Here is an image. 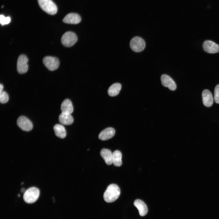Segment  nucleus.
<instances>
[{
    "instance_id": "1",
    "label": "nucleus",
    "mask_w": 219,
    "mask_h": 219,
    "mask_svg": "<svg viewBox=\"0 0 219 219\" xmlns=\"http://www.w3.org/2000/svg\"><path fill=\"white\" fill-rule=\"evenodd\" d=\"M120 194V190L118 186L114 184L109 185L103 194L104 200L107 203L115 201L119 197Z\"/></svg>"
},
{
    "instance_id": "2",
    "label": "nucleus",
    "mask_w": 219,
    "mask_h": 219,
    "mask_svg": "<svg viewBox=\"0 0 219 219\" xmlns=\"http://www.w3.org/2000/svg\"><path fill=\"white\" fill-rule=\"evenodd\" d=\"M40 193V190L38 188L36 187H30L26 190L24 193V200L28 203H34L38 199Z\"/></svg>"
},
{
    "instance_id": "3",
    "label": "nucleus",
    "mask_w": 219,
    "mask_h": 219,
    "mask_svg": "<svg viewBox=\"0 0 219 219\" xmlns=\"http://www.w3.org/2000/svg\"><path fill=\"white\" fill-rule=\"evenodd\" d=\"M40 8L48 14L54 15L57 11L56 5L51 0H37Z\"/></svg>"
},
{
    "instance_id": "4",
    "label": "nucleus",
    "mask_w": 219,
    "mask_h": 219,
    "mask_svg": "<svg viewBox=\"0 0 219 219\" xmlns=\"http://www.w3.org/2000/svg\"><path fill=\"white\" fill-rule=\"evenodd\" d=\"M77 37L74 32L68 31L62 35L61 38V42L64 46L70 47L73 46L77 42Z\"/></svg>"
},
{
    "instance_id": "5",
    "label": "nucleus",
    "mask_w": 219,
    "mask_h": 219,
    "mask_svg": "<svg viewBox=\"0 0 219 219\" xmlns=\"http://www.w3.org/2000/svg\"><path fill=\"white\" fill-rule=\"evenodd\" d=\"M130 45L132 50L139 52L144 50L145 47V43L144 40L141 37L135 36L131 40Z\"/></svg>"
},
{
    "instance_id": "6",
    "label": "nucleus",
    "mask_w": 219,
    "mask_h": 219,
    "mask_svg": "<svg viewBox=\"0 0 219 219\" xmlns=\"http://www.w3.org/2000/svg\"><path fill=\"white\" fill-rule=\"evenodd\" d=\"M43 64L50 71H53L58 68L60 62L58 59L55 57L46 56L43 60Z\"/></svg>"
},
{
    "instance_id": "7",
    "label": "nucleus",
    "mask_w": 219,
    "mask_h": 219,
    "mask_svg": "<svg viewBox=\"0 0 219 219\" xmlns=\"http://www.w3.org/2000/svg\"><path fill=\"white\" fill-rule=\"evenodd\" d=\"M28 59L26 55L21 54L18 58L17 63V70L20 74H24L27 71L28 66L27 62Z\"/></svg>"
},
{
    "instance_id": "8",
    "label": "nucleus",
    "mask_w": 219,
    "mask_h": 219,
    "mask_svg": "<svg viewBox=\"0 0 219 219\" xmlns=\"http://www.w3.org/2000/svg\"><path fill=\"white\" fill-rule=\"evenodd\" d=\"M17 123L19 127L23 130L29 131L33 128V125L31 121L24 116H20L18 118Z\"/></svg>"
},
{
    "instance_id": "9",
    "label": "nucleus",
    "mask_w": 219,
    "mask_h": 219,
    "mask_svg": "<svg viewBox=\"0 0 219 219\" xmlns=\"http://www.w3.org/2000/svg\"><path fill=\"white\" fill-rule=\"evenodd\" d=\"M203 46L204 50L208 53L213 54L219 52V45L212 41H205Z\"/></svg>"
},
{
    "instance_id": "10",
    "label": "nucleus",
    "mask_w": 219,
    "mask_h": 219,
    "mask_svg": "<svg viewBox=\"0 0 219 219\" xmlns=\"http://www.w3.org/2000/svg\"><path fill=\"white\" fill-rule=\"evenodd\" d=\"M162 84L164 86L168 87L172 91H174L176 85L174 81L169 75L166 74L162 75L161 77Z\"/></svg>"
},
{
    "instance_id": "11",
    "label": "nucleus",
    "mask_w": 219,
    "mask_h": 219,
    "mask_svg": "<svg viewBox=\"0 0 219 219\" xmlns=\"http://www.w3.org/2000/svg\"><path fill=\"white\" fill-rule=\"evenodd\" d=\"M80 16L75 13H71L67 14L63 19V21L66 23L77 24L81 21Z\"/></svg>"
},
{
    "instance_id": "12",
    "label": "nucleus",
    "mask_w": 219,
    "mask_h": 219,
    "mask_svg": "<svg viewBox=\"0 0 219 219\" xmlns=\"http://www.w3.org/2000/svg\"><path fill=\"white\" fill-rule=\"evenodd\" d=\"M202 95L204 105L207 107L211 106L213 103V98L210 92L205 89L203 91Z\"/></svg>"
},
{
    "instance_id": "13",
    "label": "nucleus",
    "mask_w": 219,
    "mask_h": 219,
    "mask_svg": "<svg viewBox=\"0 0 219 219\" xmlns=\"http://www.w3.org/2000/svg\"><path fill=\"white\" fill-rule=\"evenodd\" d=\"M115 130L112 127L106 128L101 132L99 135V138L103 141L112 138L115 134Z\"/></svg>"
},
{
    "instance_id": "14",
    "label": "nucleus",
    "mask_w": 219,
    "mask_h": 219,
    "mask_svg": "<svg viewBox=\"0 0 219 219\" xmlns=\"http://www.w3.org/2000/svg\"><path fill=\"white\" fill-rule=\"evenodd\" d=\"M134 206L138 210L140 216L145 215L148 211V209L145 203L142 200L137 199L135 200L134 203Z\"/></svg>"
},
{
    "instance_id": "15",
    "label": "nucleus",
    "mask_w": 219,
    "mask_h": 219,
    "mask_svg": "<svg viewBox=\"0 0 219 219\" xmlns=\"http://www.w3.org/2000/svg\"><path fill=\"white\" fill-rule=\"evenodd\" d=\"M100 154L107 165H110L113 163V153L109 150L102 149L100 151Z\"/></svg>"
},
{
    "instance_id": "16",
    "label": "nucleus",
    "mask_w": 219,
    "mask_h": 219,
    "mask_svg": "<svg viewBox=\"0 0 219 219\" xmlns=\"http://www.w3.org/2000/svg\"><path fill=\"white\" fill-rule=\"evenodd\" d=\"M62 113L71 114L73 112V108L71 101L69 99L64 100L61 105Z\"/></svg>"
},
{
    "instance_id": "17",
    "label": "nucleus",
    "mask_w": 219,
    "mask_h": 219,
    "mask_svg": "<svg viewBox=\"0 0 219 219\" xmlns=\"http://www.w3.org/2000/svg\"><path fill=\"white\" fill-rule=\"evenodd\" d=\"M59 120L61 123L66 125H71L74 120L73 117L71 114L63 113L59 115Z\"/></svg>"
},
{
    "instance_id": "18",
    "label": "nucleus",
    "mask_w": 219,
    "mask_h": 219,
    "mask_svg": "<svg viewBox=\"0 0 219 219\" xmlns=\"http://www.w3.org/2000/svg\"><path fill=\"white\" fill-rule=\"evenodd\" d=\"M54 130L55 134L57 137L61 138H64L65 137L66 135V131L64 127L62 125H55L54 127Z\"/></svg>"
},
{
    "instance_id": "19",
    "label": "nucleus",
    "mask_w": 219,
    "mask_h": 219,
    "mask_svg": "<svg viewBox=\"0 0 219 219\" xmlns=\"http://www.w3.org/2000/svg\"><path fill=\"white\" fill-rule=\"evenodd\" d=\"M121 88V85L116 83L112 85L109 88L108 91V95L110 96H115L118 94Z\"/></svg>"
},
{
    "instance_id": "20",
    "label": "nucleus",
    "mask_w": 219,
    "mask_h": 219,
    "mask_svg": "<svg viewBox=\"0 0 219 219\" xmlns=\"http://www.w3.org/2000/svg\"><path fill=\"white\" fill-rule=\"evenodd\" d=\"M122 157L121 153L118 150H116L113 153V163L114 166L119 167L121 165Z\"/></svg>"
},
{
    "instance_id": "21",
    "label": "nucleus",
    "mask_w": 219,
    "mask_h": 219,
    "mask_svg": "<svg viewBox=\"0 0 219 219\" xmlns=\"http://www.w3.org/2000/svg\"><path fill=\"white\" fill-rule=\"evenodd\" d=\"M9 97L7 93L5 91H2L0 92V102L4 104L8 102Z\"/></svg>"
},
{
    "instance_id": "22",
    "label": "nucleus",
    "mask_w": 219,
    "mask_h": 219,
    "mask_svg": "<svg viewBox=\"0 0 219 219\" xmlns=\"http://www.w3.org/2000/svg\"><path fill=\"white\" fill-rule=\"evenodd\" d=\"M11 19L9 17H5L2 15L0 16V23L2 25L9 24L10 21Z\"/></svg>"
},
{
    "instance_id": "23",
    "label": "nucleus",
    "mask_w": 219,
    "mask_h": 219,
    "mask_svg": "<svg viewBox=\"0 0 219 219\" xmlns=\"http://www.w3.org/2000/svg\"><path fill=\"white\" fill-rule=\"evenodd\" d=\"M214 100L217 103H219V84L217 85L214 89Z\"/></svg>"
},
{
    "instance_id": "24",
    "label": "nucleus",
    "mask_w": 219,
    "mask_h": 219,
    "mask_svg": "<svg viewBox=\"0 0 219 219\" xmlns=\"http://www.w3.org/2000/svg\"><path fill=\"white\" fill-rule=\"evenodd\" d=\"M3 85L2 84H1L0 85V92H1L3 90Z\"/></svg>"
},
{
    "instance_id": "25",
    "label": "nucleus",
    "mask_w": 219,
    "mask_h": 219,
    "mask_svg": "<svg viewBox=\"0 0 219 219\" xmlns=\"http://www.w3.org/2000/svg\"><path fill=\"white\" fill-rule=\"evenodd\" d=\"M25 191V189L24 188H22L21 189L20 191L21 193H24Z\"/></svg>"
}]
</instances>
